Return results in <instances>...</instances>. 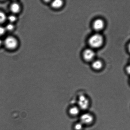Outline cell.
I'll use <instances>...</instances> for the list:
<instances>
[{"label":"cell","instance_id":"1","mask_svg":"<svg viewBox=\"0 0 130 130\" xmlns=\"http://www.w3.org/2000/svg\"><path fill=\"white\" fill-rule=\"evenodd\" d=\"M103 41V38L101 35L96 34L90 37L89 40V43L92 47L97 48L101 46Z\"/></svg>","mask_w":130,"mask_h":130},{"label":"cell","instance_id":"2","mask_svg":"<svg viewBox=\"0 0 130 130\" xmlns=\"http://www.w3.org/2000/svg\"><path fill=\"white\" fill-rule=\"evenodd\" d=\"M78 105L79 109L86 110L89 107L90 102L89 99L84 95H81L79 97Z\"/></svg>","mask_w":130,"mask_h":130},{"label":"cell","instance_id":"3","mask_svg":"<svg viewBox=\"0 0 130 130\" xmlns=\"http://www.w3.org/2000/svg\"><path fill=\"white\" fill-rule=\"evenodd\" d=\"M4 44L5 46L8 49H13L17 46L18 42L14 38L12 37H9L5 39Z\"/></svg>","mask_w":130,"mask_h":130},{"label":"cell","instance_id":"4","mask_svg":"<svg viewBox=\"0 0 130 130\" xmlns=\"http://www.w3.org/2000/svg\"><path fill=\"white\" fill-rule=\"evenodd\" d=\"M80 122L83 124L89 125L91 124L94 120V117L89 113H85L81 116Z\"/></svg>","mask_w":130,"mask_h":130},{"label":"cell","instance_id":"5","mask_svg":"<svg viewBox=\"0 0 130 130\" xmlns=\"http://www.w3.org/2000/svg\"><path fill=\"white\" fill-rule=\"evenodd\" d=\"M95 53L91 49H87L84 51L83 53L84 58L87 61L92 60L95 57Z\"/></svg>","mask_w":130,"mask_h":130},{"label":"cell","instance_id":"6","mask_svg":"<svg viewBox=\"0 0 130 130\" xmlns=\"http://www.w3.org/2000/svg\"><path fill=\"white\" fill-rule=\"evenodd\" d=\"M93 26L95 30L99 31L101 30L104 26V22L101 19H97L94 22Z\"/></svg>","mask_w":130,"mask_h":130},{"label":"cell","instance_id":"7","mask_svg":"<svg viewBox=\"0 0 130 130\" xmlns=\"http://www.w3.org/2000/svg\"><path fill=\"white\" fill-rule=\"evenodd\" d=\"M69 112L71 115L75 116L78 115L80 112V109L77 107H72L70 108Z\"/></svg>","mask_w":130,"mask_h":130},{"label":"cell","instance_id":"8","mask_svg":"<svg viewBox=\"0 0 130 130\" xmlns=\"http://www.w3.org/2000/svg\"><path fill=\"white\" fill-rule=\"evenodd\" d=\"M92 67L95 70H99L102 67L103 63L100 60H95L93 62Z\"/></svg>","mask_w":130,"mask_h":130},{"label":"cell","instance_id":"9","mask_svg":"<svg viewBox=\"0 0 130 130\" xmlns=\"http://www.w3.org/2000/svg\"><path fill=\"white\" fill-rule=\"evenodd\" d=\"M11 11L14 13H18L20 10V5L16 3H14L11 6Z\"/></svg>","mask_w":130,"mask_h":130},{"label":"cell","instance_id":"10","mask_svg":"<svg viewBox=\"0 0 130 130\" xmlns=\"http://www.w3.org/2000/svg\"><path fill=\"white\" fill-rule=\"evenodd\" d=\"M63 1L60 0H56L53 1L52 4V6L53 8H58L61 7L63 5Z\"/></svg>","mask_w":130,"mask_h":130},{"label":"cell","instance_id":"11","mask_svg":"<svg viewBox=\"0 0 130 130\" xmlns=\"http://www.w3.org/2000/svg\"><path fill=\"white\" fill-rule=\"evenodd\" d=\"M74 128L75 130H82L83 128V124L80 122L75 124Z\"/></svg>","mask_w":130,"mask_h":130},{"label":"cell","instance_id":"12","mask_svg":"<svg viewBox=\"0 0 130 130\" xmlns=\"http://www.w3.org/2000/svg\"><path fill=\"white\" fill-rule=\"evenodd\" d=\"M6 18L5 14L3 12L0 11V23H2L4 22Z\"/></svg>","mask_w":130,"mask_h":130},{"label":"cell","instance_id":"13","mask_svg":"<svg viewBox=\"0 0 130 130\" xmlns=\"http://www.w3.org/2000/svg\"><path fill=\"white\" fill-rule=\"evenodd\" d=\"M14 28V25L12 24H9L6 25L5 29L6 30H8V31H11L13 30Z\"/></svg>","mask_w":130,"mask_h":130},{"label":"cell","instance_id":"14","mask_svg":"<svg viewBox=\"0 0 130 130\" xmlns=\"http://www.w3.org/2000/svg\"><path fill=\"white\" fill-rule=\"evenodd\" d=\"M8 19L10 22L12 23L16 21V17L14 15H11L9 16Z\"/></svg>","mask_w":130,"mask_h":130},{"label":"cell","instance_id":"15","mask_svg":"<svg viewBox=\"0 0 130 130\" xmlns=\"http://www.w3.org/2000/svg\"><path fill=\"white\" fill-rule=\"evenodd\" d=\"M6 30L4 28L0 26V36L3 35L5 34Z\"/></svg>","mask_w":130,"mask_h":130},{"label":"cell","instance_id":"16","mask_svg":"<svg viewBox=\"0 0 130 130\" xmlns=\"http://www.w3.org/2000/svg\"><path fill=\"white\" fill-rule=\"evenodd\" d=\"M2 44V40L0 39V46L1 45V44Z\"/></svg>","mask_w":130,"mask_h":130}]
</instances>
